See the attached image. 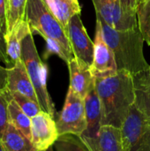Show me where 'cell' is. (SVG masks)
Here are the masks:
<instances>
[{"label":"cell","instance_id":"6da1fadb","mask_svg":"<svg viewBox=\"0 0 150 151\" xmlns=\"http://www.w3.org/2000/svg\"><path fill=\"white\" fill-rule=\"evenodd\" d=\"M95 88L102 108V126L121 129L135 104L133 75L119 70L115 75L95 79Z\"/></svg>","mask_w":150,"mask_h":151},{"label":"cell","instance_id":"7a4b0ae2","mask_svg":"<svg viewBox=\"0 0 150 151\" xmlns=\"http://www.w3.org/2000/svg\"><path fill=\"white\" fill-rule=\"evenodd\" d=\"M105 42L111 49L118 69L125 70L133 75L149 70L150 65L143 54L144 39L139 29L135 27L128 30H117L110 27L105 20L96 14Z\"/></svg>","mask_w":150,"mask_h":151},{"label":"cell","instance_id":"3957f363","mask_svg":"<svg viewBox=\"0 0 150 151\" xmlns=\"http://www.w3.org/2000/svg\"><path fill=\"white\" fill-rule=\"evenodd\" d=\"M26 20L32 34L36 32L46 42L52 41L57 43L70 61L74 58L65 29L43 0H27Z\"/></svg>","mask_w":150,"mask_h":151},{"label":"cell","instance_id":"277c9868","mask_svg":"<svg viewBox=\"0 0 150 151\" xmlns=\"http://www.w3.org/2000/svg\"><path fill=\"white\" fill-rule=\"evenodd\" d=\"M21 59L24 62L27 73L34 85L42 110L54 118L56 116L55 106L47 89L48 67L40 58L32 32L22 41Z\"/></svg>","mask_w":150,"mask_h":151},{"label":"cell","instance_id":"5b68a950","mask_svg":"<svg viewBox=\"0 0 150 151\" xmlns=\"http://www.w3.org/2000/svg\"><path fill=\"white\" fill-rule=\"evenodd\" d=\"M124 151H150V119L132 106L122 127Z\"/></svg>","mask_w":150,"mask_h":151},{"label":"cell","instance_id":"8992f818","mask_svg":"<svg viewBox=\"0 0 150 151\" xmlns=\"http://www.w3.org/2000/svg\"><path fill=\"white\" fill-rule=\"evenodd\" d=\"M59 136L72 134L80 137L87 127L84 99L69 88L63 109L57 115Z\"/></svg>","mask_w":150,"mask_h":151},{"label":"cell","instance_id":"52a82bcc","mask_svg":"<svg viewBox=\"0 0 150 151\" xmlns=\"http://www.w3.org/2000/svg\"><path fill=\"white\" fill-rule=\"evenodd\" d=\"M66 33L74 58L90 67L94 60V42L89 38L80 14L70 19Z\"/></svg>","mask_w":150,"mask_h":151},{"label":"cell","instance_id":"ba28073f","mask_svg":"<svg viewBox=\"0 0 150 151\" xmlns=\"http://www.w3.org/2000/svg\"><path fill=\"white\" fill-rule=\"evenodd\" d=\"M90 71L95 79L110 77L118 72L115 56L103 39L102 27L97 19L94 41V60Z\"/></svg>","mask_w":150,"mask_h":151},{"label":"cell","instance_id":"9c48e42d","mask_svg":"<svg viewBox=\"0 0 150 151\" xmlns=\"http://www.w3.org/2000/svg\"><path fill=\"white\" fill-rule=\"evenodd\" d=\"M87 127L79 137L89 151H97L99 134L102 126V108L95 88L84 98Z\"/></svg>","mask_w":150,"mask_h":151},{"label":"cell","instance_id":"30bf717a","mask_svg":"<svg viewBox=\"0 0 150 151\" xmlns=\"http://www.w3.org/2000/svg\"><path fill=\"white\" fill-rule=\"evenodd\" d=\"M96 14L117 30H128L138 27L136 13H129L124 10L119 0H92Z\"/></svg>","mask_w":150,"mask_h":151},{"label":"cell","instance_id":"8fae6325","mask_svg":"<svg viewBox=\"0 0 150 151\" xmlns=\"http://www.w3.org/2000/svg\"><path fill=\"white\" fill-rule=\"evenodd\" d=\"M59 138L54 118L46 111H40L31 119V140L38 151L53 147Z\"/></svg>","mask_w":150,"mask_h":151},{"label":"cell","instance_id":"7c38bea8","mask_svg":"<svg viewBox=\"0 0 150 151\" xmlns=\"http://www.w3.org/2000/svg\"><path fill=\"white\" fill-rule=\"evenodd\" d=\"M7 90L22 94L39 104L35 89L22 59L7 68Z\"/></svg>","mask_w":150,"mask_h":151},{"label":"cell","instance_id":"4fadbf2b","mask_svg":"<svg viewBox=\"0 0 150 151\" xmlns=\"http://www.w3.org/2000/svg\"><path fill=\"white\" fill-rule=\"evenodd\" d=\"M70 74V88H72L81 98L95 88V79L94 78L90 67L73 58L68 64Z\"/></svg>","mask_w":150,"mask_h":151},{"label":"cell","instance_id":"5bb4252c","mask_svg":"<svg viewBox=\"0 0 150 151\" xmlns=\"http://www.w3.org/2000/svg\"><path fill=\"white\" fill-rule=\"evenodd\" d=\"M31 32L27 21L25 19L14 27L7 35H4L6 42V52L10 61V67L21 59V43L23 39Z\"/></svg>","mask_w":150,"mask_h":151},{"label":"cell","instance_id":"9a60e30c","mask_svg":"<svg viewBox=\"0 0 150 151\" xmlns=\"http://www.w3.org/2000/svg\"><path fill=\"white\" fill-rule=\"evenodd\" d=\"M135 105L150 119V69L133 75Z\"/></svg>","mask_w":150,"mask_h":151},{"label":"cell","instance_id":"2e32d148","mask_svg":"<svg viewBox=\"0 0 150 151\" xmlns=\"http://www.w3.org/2000/svg\"><path fill=\"white\" fill-rule=\"evenodd\" d=\"M1 142L7 151H38L31 139L9 124Z\"/></svg>","mask_w":150,"mask_h":151},{"label":"cell","instance_id":"e0dca14e","mask_svg":"<svg viewBox=\"0 0 150 151\" xmlns=\"http://www.w3.org/2000/svg\"><path fill=\"white\" fill-rule=\"evenodd\" d=\"M47 5L65 31L70 19L76 14H80V5L78 0H48Z\"/></svg>","mask_w":150,"mask_h":151},{"label":"cell","instance_id":"ac0fdd59","mask_svg":"<svg viewBox=\"0 0 150 151\" xmlns=\"http://www.w3.org/2000/svg\"><path fill=\"white\" fill-rule=\"evenodd\" d=\"M97 151H124L121 129L103 126L99 134Z\"/></svg>","mask_w":150,"mask_h":151},{"label":"cell","instance_id":"d6986e66","mask_svg":"<svg viewBox=\"0 0 150 151\" xmlns=\"http://www.w3.org/2000/svg\"><path fill=\"white\" fill-rule=\"evenodd\" d=\"M27 0H6V33L9 35L16 26L26 19Z\"/></svg>","mask_w":150,"mask_h":151},{"label":"cell","instance_id":"ffe728a7","mask_svg":"<svg viewBox=\"0 0 150 151\" xmlns=\"http://www.w3.org/2000/svg\"><path fill=\"white\" fill-rule=\"evenodd\" d=\"M8 110L10 124H11L19 131H21L27 137L31 139V119L19 108V106L11 97V96L9 100Z\"/></svg>","mask_w":150,"mask_h":151},{"label":"cell","instance_id":"44dd1931","mask_svg":"<svg viewBox=\"0 0 150 151\" xmlns=\"http://www.w3.org/2000/svg\"><path fill=\"white\" fill-rule=\"evenodd\" d=\"M138 27L145 42L150 45V0H141L136 7Z\"/></svg>","mask_w":150,"mask_h":151},{"label":"cell","instance_id":"7402d4cb","mask_svg":"<svg viewBox=\"0 0 150 151\" xmlns=\"http://www.w3.org/2000/svg\"><path fill=\"white\" fill-rule=\"evenodd\" d=\"M53 147L56 151H89L78 136L72 134L59 136Z\"/></svg>","mask_w":150,"mask_h":151},{"label":"cell","instance_id":"603a6c76","mask_svg":"<svg viewBox=\"0 0 150 151\" xmlns=\"http://www.w3.org/2000/svg\"><path fill=\"white\" fill-rule=\"evenodd\" d=\"M9 92V91H8ZM11 97L16 102V104L19 106V108L30 118H34L40 111H42V108L37 102H34L31 98L17 93V92H9Z\"/></svg>","mask_w":150,"mask_h":151},{"label":"cell","instance_id":"cb8c5ba5","mask_svg":"<svg viewBox=\"0 0 150 151\" xmlns=\"http://www.w3.org/2000/svg\"><path fill=\"white\" fill-rule=\"evenodd\" d=\"M9 100L10 95L8 90L6 92H0V140L10 124L8 110Z\"/></svg>","mask_w":150,"mask_h":151},{"label":"cell","instance_id":"d4e9b609","mask_svg":"<svg viewBox=\"0 0 150 151\" xmlns=\"http://www.w3.org/2000/svg\"><path fill=\"white\" fill-rule=\"evenodd\" d=\"M0 62H3L6 65L7 68L10 67V61L8 59L7 52H6V42L4 39V34L2 32L0 28Z\"/></svg>","mask_w":150,"mask_h":151},{"label":"cell","instance_id":"484cf974","mask_svg":"<svg viewBox=\"0 0 150 151\" xmlns=\"http://www.w3.org/2000/svg\"><path fill=\"white\" fill-rule=\"evenodd\" d=\"M0 28L6 33V0H0Z\"/></svg>","mask_w":150,"mask_h":151},{"label":"cell","instance_id":"4316f807","mask_svg":"<svg viewBox=\"0 0 150 151\" xmlns=\"http://www.w3.org/2000/svg\"><path fill=\"white\" fill-rule=\"evenodd\" d=\"M124 10L129 13H136V7L140 0H119Z\"/></svg>","mask_w":150,"mask_h":151},{"label":"cell","instance_id":"83f0119b","mask_svg":"<svg viewBox=\"0 0 150 151\" xmlns=\"http://www.w3.org/2000/svg\"><path fill=\"white\" fill-rule=\"evenodd\" d=\"M7 91V68L0 65V92Z\"/></svg>","mask_w":150,"mask_h":151},{"label":"cell","instance_id":"f1b7e54d","mask_svg":"<svg viewBox=\"0 0 150 151\" xmlns=\"http://www.w3.org/2000/svg\"><path fill=\"white\" fill-rule=\"evenodd\" d=\"M0 151H7L6 150V149L4 148V146L3 145V143H2V142H1V140H0Z\"/></svg>","mask_w":150,"mask_h":151},{"label":"cell","instance_id":"f546056e","mask_svg":"<svg viewBox=\"0 0 150 151\" xmlns=\"http://www.w3.org/2000/svg\"><path fill=\"white\" fill-rule=\"evenodd\" d=\"M46 151H54V149H53V147H50L49 150H47Z\"/></svg>","mask_w":150,"mask_h":151},{"label":"cell","instance_id":"4dcf8cb0","mask_svg":"<svg viewBox=\"0 0 150 151\" xmlns=\"http://www.w3.org/2000/svg\"><path fill=\"white\" fill-rule=\"evenodd\" d=\"M43 2H44V3H45L46 4H47V2H48V0H43Z\"/></svg>","mask_w":150,"mask_h":151},{"label":"cell","instance_id":"1f68e13d","mask_svg":"<svg viewBox=\"0 0 150 151\" xmlns=\"http://www.w3.org/2000/svg\"><path fill=\"white\" fill-rule=\"evenodd\" d=\"M140 1H141V0H140Z\"/></svg>","mask_w":150,"mask_h":151}]
</instances>
